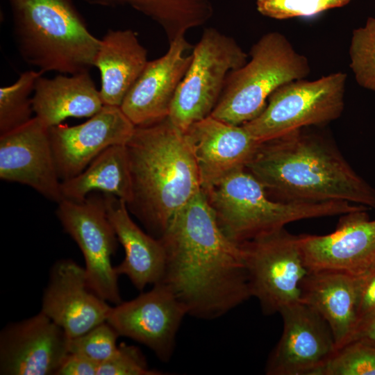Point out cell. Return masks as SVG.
I'll list each match as a JSON object with an SVG mask.
<instances>
[{
  "label": "cell",
  "mask_w": 375,
  "mask_h": 375,
  "mask_svg": "<svg viewBox=\"0 0 375 375\" xmlns=\"http://www.w3.org/2000/svg\"><path fill=\"white\" fill-rule=\"evenodd\" d=\"M159 239L166 254L162 282L188 315L215 319L251 297L240 245L222 231L202 189Z\"/></svg>",
  "instance_id": "cell-1"
},
{
  "label": "cell",
  "mask_w": 375,
  "mask_h": 375,
  "mask_svg": "<svg viewBox=\"0 0 375 375\" xmlns=\"http://www.w3.org/2000/svg\"><path fill=\"white\" fill-rule=\"evenodd\" d=\"M276 200L375 208V190L326 138L297 129L260 142L246 166Z\"/></svg>",
  "instance_id": "cell-2"
},
{
  "label": "cell",
  "mask_w": 375,
  "mask_h": 375,
  "mask_svg": "<svg viewBox=\"0 0 375 375\" xmlns=\"http://www.w3.org/2000/svg\"><path fill=\"white\" fill-rule=\"evenodd\" d=\"M126 147L133 188L128 209L159 238L202 189L194 158L184 133L168 117L135 126Z\"/></svg>",
  "instance_id": "cell-3"
},
{
  "label": "cell",
  "mask_w": 375,
  "mask_h": 375,
  "mask_svg": "<svg viewBox=\"0 0 375 375\" xmlns=\"http://www.w3.org/2000/svg\"><path fill=\"white\" fill-rule=\"evenodd\" d=\"M12 32L22 58L42 74L89 72L101 40L72 0H8Z\"/></svg>",
  "instance_id": "cell-4"
},
{
  "label": "cell",
  "mask_w": 375,
  "mask_h": 375,
  "mask_svg": "<svg viewBox=\"0 0 375 375\" xmlns=\"http://www.w3.org/2000/svg\"><path fill=\"white\" fill-rule=\"evenodd\" d=\"M226 235L240 244L299 220L342 215L366 207L344 201L302 203L272 199L245 168L202 189Z\"/></svg>",
  "instance_id": "cell-5"
},
{
  "label": "cell",
  "mask_w": 375,
  "mask_h": 375,
  "mask_svg": "<svg viewBox=\"0 0 375 375\" xmlns=\"http://www.w3.org/2000/svg\"><path fill=\"white\" fill-rule=\"evenodd\" d=\"M250 59L228 75L221 97L210 114L225 122L242 125L258 116L269 96L282 85L305 78L310 68L288 38L277 31L261 36Z\"/></svg>",
  "instance_id": "cell-6"
},
{
  "label": "cell",
  "mask_w": 375,
  "mask_h": 375,
  "mask_svg": "<svg viewBox=\"0 0 375 375\" xmlns=\"http://www.w3.org/2000/svg\"><path fill=\"white\" fill-rule=\"evenodd\" d=\"M346 83L343 72L286 83L269 96L258 116L242 126L262 142L297 129L328 124L342 113Z\"/></svg>",
  "instance_id": "cell-7"
},
{
  "label": "cell",
  "mask_w": 375,
  "mask_h": 375,
  "mask_svg": "<svg viewBox=\"0 0 375 375\" xmlns=\"http://www.w3.org/2000/svg\"><path fill=\"white\" fill-rule=\"evenodd\" d=\"M190 66L174 97L168 118L183 133L210 115L230 72L243 66L248 55L231 36L204 29L192 48Z\"/></svg>",
  "instance_id": "cell-8"
},
{
  "label": "cell",
  "mask_w": 375,
  "mask_h": 375,
  "mask_svg": "<svg viewBox=\"0 0 375 375\" xmlns=\"http://www.w3.org/2000/svg\"><path fill=\"white\" fill-rule=\"evenodd\" d=\"M251 297L265 315L300 301V284L308 273L299 235L285 228L240 244Z\"/></svg>",
  "instance_id": "cell-9"
},
{
  "label": "cell",
  "mask_w": 375,
  "mask_h": 375,
  "mask_svg": "<svg viewBox=\"0 0 375 375\" xmlns=\"http://www.w3.org/2000/svg\"><path fill=\"white\" fill-rule=\"evenodd\" d=\"M58 204L60 222L83 253L90 288L106 301L121 303L119 276L111 262L119 241L108 219L103 196L90 194L82 202L63 199Z\"/></svg>",
  "instance_id": "cell-10"
},
{
  "label": "cell",
  "mask_w": 375,
  "mask_h": 375,
  "mask_svg": "<svg viewBox=\"0 0 375 375\" xmlns=\"http://www.w3.org/2000/svg\"><path fill=\"white\" fill-rule=\"evenodd\" d=\"M187 315L185 307L168 285L160 282L135 299L111 307L106 322L119 336L144 344L161 361L168 362Z\"/></svg>",
  "instance_id": "cell-11"
},
{
  "label": "cell",
  "mask_w": 375,
  "mask_h": 375,
  "mask_svg": "<svg viewBox=\"0 0 375 375\" xmlns=\"http://www.w3.org/2000/svg\"><path fill=\"white\" fill-rule=\"evenodd\" d=\"M281 336L265 365L267 375H319L334 355L335 343L325 320L298 301L283 308Z\"/></svg>",
  "instance_id": "cell-12"
},
{
  "label": "cell",
  "mask_w": 375,
  "mask_h": 375,
  "mask_svg": "<svg viewBox=\"0 0 375 375\" xmlns=\"http://www.w3.org/2000/svg\"><path fill=\"white\" fill-rule=\"evenodd\" d=\"M366 210L342 215L331 233L299 235L308 272L332 270L362 278L375 270V219Z\"/></svg>",
  "instance_id": "cell-13"
},
{
  "label": "cell",
  "mask_w": 375,
  "mask_h": 375,
  "mask_svg": "<svg viewBox=\"0 0 375 375\" xmlns=\"http://www.w3.org/2000/svg\"><path fill=\"white\" fill-rule=\"evenodd\" d=\"M70 338L41 311L0 333V374L56 375Z\"/></svg>",
  "instance_id": "cell-14"
},
{
  "label": "cell",
  "mask_w": 375,
  "mask_h": 375,
  "mask_svg": "<svg viewBox=\"0 0 375 375\" xmlns=\"http://www.w3.org/2000/svg\"><path fill=\"white\" fill-rule=\"evenodd\" d=\"M135 128L120 107L106 105L84 123L50 127V141L60 180L69 179L82 172L108 147L126 144Z\"/></svg>",
  "instance_id": "cell-15"
},
{
  "label": "cell",
  "mask_w": 375,
  "mask_h": 375,
  "mask_svg": "<svg viewBox=\"0 0 375 375\" xmlns=\"http://www.w3.org/2000/svg\"><path fill=\"white\" fill-rule=\"evenodd\" d=\"M0 178L28 185L58 203L63 199L49 128L35 116L0 135Z\"/></svg>",
  "instance_id": "cell-16"
},
{
  "label": "cell",
  "mask_w": 375,
  "mask_h": 375,
  "mask_svg": "<svg viewBox=\"0 0 375 375\" xmlns=\"http://www.w3.org/2000/svg\"><path fill=\"white\" fill-rule=\"evenodd\" d=\"M89 286L85 267L72 259L51 267L41 312L72 339L106 322L111 306Z\"/></svg>",
  "instance_id": "cell-17"
},
{
  "label": "cell",
  "mask_w": 375,
  "mask_h": 375,
  "mask_svg": "<svg viewBox=\"0 0 375 375\" xmlns=\"http://www.w3.org/2000/svg\"><path fill=\"white\" fill-rule=\"evenodd\" d=\"M169 43L165 54L147 62L120 106L135 126L168 117L175 94L190 66L192 54L188 53L192 47L185 36Z\"/></svg>",
  "instance_id": "cell-18"
},
{
  "label": "cell",
  "mask_w": 375,
  "mask_h": 375,
  "mask_svg": "<svg viewBox=\"0 0 375 375\" xmlns=\"http://www.w3.org/2000/svg\"><path fill=\"white\" fill-rule=\"evenodd\" d=\"M184 134L202 189L245 168L260 143L242 125L231 124L211 115L192 124Z\"/></svg>",
  "instance_id": "cell-19"
},
{
  "label": "cell",
  "mask_w": 375,
  "mask_h": 375,
  "mask_svg": "<svg viewBox=\"0 0 375 375\" xmlns=\"http://www.w3.org/2000/svg\"><path fill=\"white\" fill-rule=\"evenodd\" d=\"M103 196L108 219L125 252L122 262L115 267L117 275L126 276L140 291L162 282L166 254L161 240L144 233L133 221L124 200L110 194Z\"/></svg>",
  "instance_id": "cell-20"
},
{
  "label": "cell",
  "mask_w": 375,
  "mask_h": 375,
  "mask_svg": "<svg viewBox=\"0 0 375 375\" xmlns=\"http://www.w3.org/2000/svg\"><path fill=\"white\" fill-rule=\"evenodd\" d=\"M361 278L332 270L308 272L300 284V301L327 323L336 349L343 347L356 325Z\"/></svg>",
  "instance_id": "cell-21"
},
{
  "label": "cell",
  "mask_w": 375,
  "mask_h": 375,
  "mask_svg": "<svg viewBox=\"0 0 375 375\" xmlns=\"http://www.w3.org/2000/svg\"><path fill=\"white\" fill-rule=\"evenodd\" d=\"M35 116L49 128L67 117H91L104 106L89 72L40 76L32 94Z\"/></svg>",
  "instance_id": "cell-22"
},
{
  "label": "cell",
  "mask_w": 375,
  "mask_h": 375,
  "mask_svg": "<svg viewBox=\"0 0 375 375\" xmlns=\"http://www.w3.org/2000/svg\"><path fill=\"white\" fill-rule=\"evenodd\" d=\"M101 40L94 67L100 72L103 105L120 107L147 62V51L131 29H108Z\"/></svg>",
  "instance_id": "cell-23"
},
{
  "label": "cell",
  "mask_w": 375,
  "mask_h": 375,
  "mask_svg": "<svg viewBox=\"0 0 375 375\" xmlns=\"http://www.w3.org/2000/svg\"><path fill=\"white\" fill-rule=\"evenodd\" d=\"M97 190L115 195L126 205L131 201L132 180L126 144L108 147L82 172L61 181L63 199L82 202Z\"/></svg>",
  "instance_id": "cell-24"
},
{
  "label": "cell",
  "mask_w": 375,
  "mask_h": 375,
  "mask_svg": "<svg viewBox=\"0 0 375 375\" xmlns=\"http://www.w3.org/2000/svg\"><path fill=\"white\" fill-rule=\"evenodd\" d=\"M101 6H129L157 23L169 42L208 22L213 15L211 0H84Z\"/></svg>",
  "instance_id": "cell-25"
},
{
  "label": "cell",
  "mask_w": 375,
  "mask_h": 375,
  "mask_svg": "<svg viewBox=\"0 0 375 375\" xmlns=\"http://www.w3.org/2000/svg\"><path fill=\"white\" fill-rule=\"evenodd\" d=\"M39 70L22 73L17 81L0 88V135L29 122L33 117L32 96L37 79L43 75Z\"/></svg>",
  "instance_id": "cell-26"
},
{
  "label": "cell",
  "mask_w": 375,
  "mask_h": 375,
  "mask_svg": "<svg viewBox=\"0 0 375 375\" xmlns=\"http://www.w3.org/2000/svg\"><path fill=\"white\" fill-rule=\"evenodd\" d=\"M349 54L350 67L358 85L375 91V17L353 31Z\"/></svg>",
  "instance_id": "cell-27"
},
{
  "label": "cell",
  "mask_w": 375,
  "mask_h": 375,
  "mask_svg": "<svg viewBox=\"0 0 375 375\" xmlns=\"http://www.w3.org/2000/svg\"><path fill=\"white\" fill-rule=\"evenodd\" d=\"M319 375H375V347L359 341L344 345Z\"/></svg>",
  "instance_id": "cell-28"
},
{
  "label": "cell",
  "mask_w": 375,
  "mask_h": 375,
  "mask_svg": "<svg viewBox=\"0 0 375 375\" xmlns=\"http://www.w3.org/2000/svg\"><path fill=\"white\" fill-rule=\"evenodd\" d=\"M117 331L104 322L86 333L69 340V353L81 355L100 365L111 358L117 350Z\"/></svg>",
  "instance_id": "cell-29"
},
{
  "label": "cell",
  "mask_w": 375,
  "mask_h": 375,
  "mask_svg": "<svg viewBox=\"0 0 375 375\" xmlns=\"http://www.w3.org/2000/svg\"><path fill=\"white\" fill-rule=\"evenodd\" d=\"M351 0H257L256 8L262 15L276 19L308 17L342 7Z\"/></svg>",
  "instance_id": "cell-30"
},
{
  "label": "cell",
  "mask_w": 375,
  "mask_h": 375,
  "mask_svg": "<svg viewBox=\"0 0 375 375\" xmlns=\"http://www.w3.org/2000/svg\"><path fill=\"white\" fill-rule=\"evenodd\" d=\"M162 372L150 369L145 357L135 346L122 342L115 355L99 365L97 375H160Z\"/></svg>",
  "instance_id": "cell-31"
},
{
  "label": "cell",
  "mask_w": 375,
  "mask_h": 375,
  "mask_svg": "<svg viewBox=\"0 0 375 375\" xmlns=\"http://www.w3.org/2000/svg\"><path fill=\"white\" fill-rule=\"evenodd\" d=\"M374 315L375 270L367 276L361 278L356 308V325L351 335Z\"/></svg>",
  "instance_id": "cell-32"
},
{
  "label": "cell",
  "mask_w": 375,
  "mask_h": 375,
  "mask_svg": "<svg viewBox=\"0 0 375 375\" xmlns=\"http://www.w3.org/2000/svg\"><path fill=\"white\" fill-rule=\"evenodd\" d=\"M99 365L81 355L69 353L56 375H97Z\"/></svg>",
  "instance_id": "cell-33"
},
{
  "label": "cell",
  "mask_w": 375,
  "mask_h": 375,
  "mask_svg": "<svg viewBox=\"0 0 375 375\" xmlns=\"http://www.w3.org/2000/svg\"><path fill=\"white\" fill-rule=\"evenodd\" d=\"M353 341L362 342L375 347V315L357 329L346 344Z\"/></svg>",
  "instance_id": "cell-34"
}]
</instances>
